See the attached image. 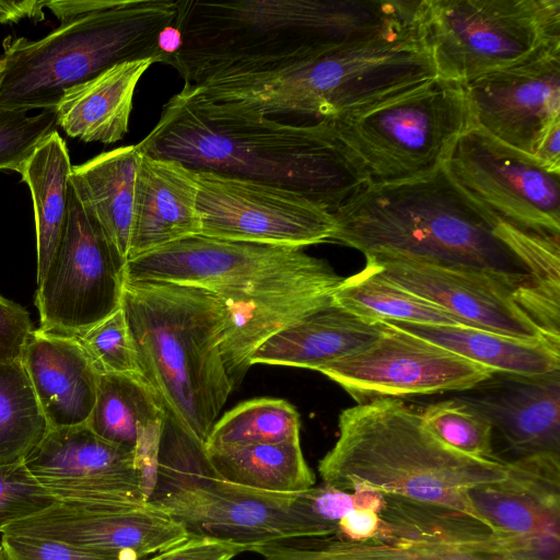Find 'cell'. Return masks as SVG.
I'll return each instance as SVG.
<instances>
[{
	"label": "cell",
	"mask_w": 560,
	"mask_h": 560,
	"mask_svg": "<svg viewBox=\"0 0 560 560\" xmlns=\"http://www.w3.org/2000/svg\"><path fill=\"white\" fill-rule=\"evenodd\" d=\"M422 0H177L184 83L267 72L336 50L421 33Z\"/></svg>",
	"instance_id": "6da1fadb"
},
{
	"label": "cell",
	"mask_w": 560,
	"mask_h": 560,
	"mask_svg": "<svg viewBox=\"0 0 560 560\" xmlns=\"http://www.w3.org/2000/svg\"><path fill=\"white\" fill-rule=\"evenodd\" d=\"M195 171L301 192L330 212L372 183L327 120L288 122L212 101L184 83L137 144Z\"/></svg>",
	"instance_id": "7a4b0ae2"
},
{
	"label": "cell",
	"mask_w": 560,
	"mask_h": 560,
	"mask_svg": "<svg viewBox=\"0 0 560 560\" xmlns=\"http://www.w3.org/2000/svg\"><path fill=\"white\" fill-rule=\"evenodd\" d=\"M331 214V242L364 256H396L482 272L513 289L524 312L534 306V281L497 235L499 218L466 194L443 165L415 179L371 183Z\"/></svg>",
	"instance_id": "3957f363"
},
{
	"label": "cell",
	"mask_w": 560,
	"mask_h": 560,
	"mask_svg": "<svg viewBox=\"0 0 560 560\" xmlns=\"http://www.w3.org/2000/svg\"><path fill=\"white\" fill-rule=\"evenodd\" d=\"M338 428V440L318 471L324 483L342 491L364 486L479 518L468 490L508 472L509 460L466 455L442 442L424 427L421 410L401 399L347 408Z\"/></svg>",
	"instance_id": "277c9868"
},
{
	"label": "cell",
	"mask_w": 560,
	"mask_h": 560,
	"mask_svg": "<svg viewBox=\"0 0 560 560\" xmlns=\"http://www.w3.org/2000/svg\"><path fill=\"white\" fill-rule=\"evenodd\" d=\"M120 305L143 378L205 445L234 389L220 348L224 302L198 287L125 280Z\"/></svg>",
	"instance_id": "5b68a950"
},
{
	"label": "cell",
	"mask_w": 560,
	"mask_h": 560,
	"mask_svg": "<svg viewBox=\"0 0 560 560\" xmlns=\"http://www.w3.org/2000/svg\"><path fill=\"white\" fill-rule=\"evenodd\" d=\"M177 0H104L40 39L8 37L0 106L55 108L62 93L128 61L167 62L162 34L173 26Z\"/></svg>",
	"instance_id": "8992f818"
},
{
	"label": "cell",
	"mask_w": 560,
	"mask_h": 560,
	"mask_svg": "<svg viewBox=\"0 0 560 560\" xmlns=\"http://www.w3.org/2000/svg\"><path fill=\"white\" fill-rule=\"evenodd\" d=\"M438 78L422 34L336 50L233 82L237 104L265 117L329 120Z\"/></svg>",
	"instance_id": "52a82bcc"
},
{
	"label": "cell",
	"mask_w": 560,
	"mask_h": 560,
	"mask_svg": "<svg viewBox=\"0 0 560 560\" xmlns=\"http://www.w3.org/2000/svg\"><path fill=\"white\" fill-rule=\"evenodd\" d=\"M292 493L228 482L210 467L203 444L165 413L158 481L148 503L179 523L189 536L250 548L313 537L291 509Z\"/></svg>",
	"instance_id": "ba28073f"
},
{
	"label": "cell",
	"mask_w": 560,
	"mask_h": 560,
	"mask_svg": "<svg viewBox=\"0 0 560 560\" xmlns=\"http://www.w3.org/2000/svg\"><path fill=\"white\" fill-rule=\"evenodd\" d=\"M377 537H293L253 547L265 560H535L522 539L458 510L385 494Z\"/></svg>",
	"instance_id": "9c48e42d"
},
{
	"label": "cell",
	"mask_w": 560,
	"mask_h": 560,
	"mask_svg": "<svg viewBox=\"0 0 560 560\" xmlns=\"http://www.w3.org/2000/svg\"><path fill=\"white\" fill-rule=\"evenodd\" d=\"M327 121L362 162L372 183L415 179L434 172L474 126L463 84L439 77Z\"/></svg>",
	"instance_id": "30bf717a"
},
{
	"label": "cell",
	"mask_w": 560,
	"mask_h": 560,
	"mask_svg": "<svg viewBox=\"0 0 560 560\" xmlns=\"http://www.w3.org/2000/svg\"><path fill=\"white\" fill-rule=\"evenodd\" d=\"M439 78L465 84L560 48V0H423Z\"/></svg>",
	"instance_id": "8fae6325"
},
{
	"label": "cell",
	"mask_w": 560,
	"mask_h": 560,
	"mask_svg": "<svg viewBox=\"0 0 560 560\" xmlns=\"http://www.w3.org/2000/svg\"><path fill=\"white\" fill-rule=\"evenodd\" d=\"M126 281L202 288L221 298L303 290L335 292L343 278L303 248L190 236L130 259Z\"/></svg>",
	"instance_id": "7c38bea8"
},
{
	"label": "cell",
	"mask_w": 560,
	"mask_h": 560,
	"mask_svg": "<svg viewBox=\"0 0 560 560\" xmlns=\"http://www.w3.org/2000/svg\"><path fill=\"white\" fill-rule=\"evenodd\" d=\"M126 262L71 189L61 241L37 284L39 329L77 335L118 310Z\"/></svg>",
	"instance_id": "4fadbf2b"
},
{
	"label": "cell",
	"mask_w": 560,
	"mask_h": 560,
	"mask_svg": "<svg viewBox=\"0 0 560 560\" xmlns=\"http://www.w3.org/2000/svg\"><path fill=\"white\" fill-rule=\"evenodd\" d=\"M450 177L500 220L560 237V173L477 126L453 144L443 163Z\"/></svg>",
	"instance_id": "5bb4252c"
},
{
	"label": "cell",
	"mask_w": 560,
	"mask_h": 560,
	"mask_svg": "<svg viewBox=\"0 0 560 560\" xmlns=\"http://www.w3.org/2000/svg\"><path fill=\"white\" fill-rule=\"evenodd\" d=\"M197 175L200 235L296 248L330 242L334 217L310 197L250 179Z\"/></svg>",
	"instance_id": "9a60e30c"
},
{
	"label": "cell",
	"mask_w": 560,
	"mask_h": 560,
	"mask_svg": "<svg viewBox=\"0 0 560 560\" xmlns=\"http://www.w3.org/2000/svg\"><path fill=\"white\" fill-rule=\"evenodd\" d=\"M368 347L317 370L358 404L377 399L464 392L494 372L431 341L382 322Z\"/></svg>",
	"instance_id": "2e32d148"
},
{
	"label": "cell",
	"mask_w": 560,
	"mask_h": 560,
	"mask_svg": "<svg viewBox=\"0 0 560 560\" xmlns=\"http://www.w3.org/2000/svg\"><path fill=\"white\" fill-rule=\"evenodd\" d=\"M24 464L60 502L115 508L148 503L133 452L102 439L86 423L49 428Z\"/></svg>",
	"instance_id": "e0dca14e"
},
{
	"label": "cell",
	"mask_w": 560,
	"mask_h": 560,
	"mask_svg": "<svg viewBox=\"0 0 560 560\" xmlns=\"http://www.w3.org/2000/svg\"><path fill=\"white\" fill-rule=\"evenodd\" d=\"M1 534L52 539L117 560H142L189 537L179 523L149 503L115 508L60 501Z\"/></svg>",
	"instance_id": "ac0fdd59"
},
{
	"label": "cell",
	"mask_w": 560,
	"mask_h": 560,
	"mask_svg": "<svg viewBox=\"0 0 560 560\" xmlns=\"http://www.w3.org/2000/svg\"><path fill=\"white\" fill-rule=\"evenodd\" d=\"M474 125L529 155L560 120V48L463 84Z\"/></svg>",
	"instance_id": "d6986e66"
},
{
	"label": "cell",
	"mask_w": 560,
	"mask_h": 560,
	"mask_svg": "<svg viewBox=\"0 0 560 560\" xmlns=\"http://www.w3.org/2000/svg\"><path fill=\"white\" fill-rule=\"evenodd\" d=\"M375 272L438 304L468 326L528 341L557 346L515 301V291L486 273L396 256H365Z\"/></svg>",
	"instance_id": "ffe728a7"
},
{
	"label": "cell",
	"mask_w": 560,
	"mask_h": 560,
	"mask_svg": "<svg viewBox=\"0 0 560 560\" xmlns=\"http://www.w3.org/2000/svg\"><path fill=\"white\" fill-rule=\"evenodd\" d=\"M476 515L525 541L537 560H560V454L509 460L506 476L468 490Z\"/></svg>",
	"instance_id": "44dd1931"
},
{
	"label": "cell",
	"mask_w": 560,
	"mask_h": 560,
	"mask_svg": "<svg viewBox=\"0 0 560 560\" xmlns=\"http://www.w3.org/2000/svg\"><path fill=\"white\" fill-rule=\"evenodd\" d=\"M453 398L483 417L517 457L560 454V370L493 373Z\"/></svg>",
	"instance_id": "7402d4cb"
},
{
	"label": "cell",
	"mask_w": 560,
	"mask_h": 560,
	"mask_svg": "<svg viewBox=\"0 0 560 560\" xmlns=\"http://www.w3.org/2000/svg\"><path fill=\"white\" fill-rule=\"evenodd\" d=\"M197 199V171L175 160L142 153L136 177L128 260L199 235Z\"/></svg>",
	"instance_id": "603a6c76"
},
{
	"label": "cell",
	"mask_w": 560,
	"mask_h": 560,
	"mask_svg": "<svg viewBox=\"0 0 560 560\" xmlns=\"http://www.w3.org/2000/svg\"><path fill=\"white\" fill-rule=\"evenodd\" d=\"M21 361L49 428L88 422L100 374L73 335L33 329Z\"/></svg>",
	"instance_id": "cb8c5ba5"
},
{
	"label": "cell",
	"mask_w": 560,
	"mask_h": 560,
	"mask_svg": "<svg viewBox=\"0 0 560 560\" xmlns=\"http://www.w3.org/2000/svg\"><path fill=\"white\" fill-rule=\"evenodd\" d=\"M383 323L359 317L332 303L287 326L252 355L250 365L311 369L361 351L382 332Z\"/></svg>",
	"instance_id": "d4e9b609"
},
{
	"label": "cell",
	"mask_w": 560,
	"mask_h": 560,
	"mask_svg": "<svg viewBox=\"0 0 560 560\" xmlns=\"http://www.w3.org/2000/svg\"><path fill=\"white\" fill-rule=\"evenodd\" d=\"M153 63L152 59L118 63L66 90L54 108L58 126L84 142L121 140L129 131L137 84Z\"/></svg>",
	"instance_id": "484cf974"
},
{
	"label": "cell",
	"mask_w": 560,
	"mask_h": 560,
	"mask_svg": "<svg viewBox=\"0 0 560 560\" xmlns=\"http://www.w3.org/2000/svg\"><path fill=\"white\" fill-rule=\"evenodd\" d=\"M332 291L303 290L221 298L225 322L221 355L235 387L249 369L254 352L271 336L310 313L332 303Z\"/></svg>",
	"instance_id": "4316f807"
},
{
	"label": "cell",
	"mask_w": 560,
	"mask_h": 560,
	"mask_svg": "<svg viewBox=\"0 0 560 560\" xmlns=\"http://www.w3.org/2000/svg\"><path fill=\"white\" fill-rule=\"evenodd\" d=\"M142 152L137 144L102 152L72 165L70 186L82 207L127 261L132 231L137 171Z\"/></svg>",
	"instance_id": "83f0119b"
},
{
	"label": "cell",
	"mask_w": 560,
	"mask_h": 560,
	"mask_svg": "<svg viewBox=\"0 0 560 560\" xmlns=\"http://www.w3.org/2000/svg\"><path fill=\"white\" fill-rule=\"evenodd\" d=\"M494 373L542 375L560 370V346L528 341L467 326L386 322Z\"/></svg>",
	"instance_id": "f1b7e54d"
},
{
	"label": "cell",
	"mask_w": 560,
	"mask_h": 560,
	"mask_svg": "<svg viewBox=\"0 0 560 560\" xmlns=\"http://www.w3.org/2000/svg\"><path fill=\"white\" fill-rule=\"evenodd\" d=\"M72 165L58 131L49 135L19 170L33 200L38 284L61 241L69 213Z\"/></svg>",
	"instance_id": "f546056e"
},
{
	"label": "cell",
	"mask_w": 560,
	"mask_h": 560,
	"mask_svg": "<svg viewBox=\"0 0 560 560\" xmlns=\"http://www.w3.org/2000/svg\"><path fill=\"white\" fill-rule=\"evenodd\" d=\"M214 474L231 483L275 493H295L315 486L300 440L205 448Z\"/></svg>",
	"instance_id": "4dcf8cb0"
},
{
	"label": "cell",
	"mask_w": 560,
	"mask_h": 560,
	"mask_svg": "<svg viewBox=\"0 0 560 560\" xmlns=\"http://www.w3.org/2000/svg\"><path fill=\"white\" fill-rule=\"evenodd\" d=\"M165 410L141 376L100 374L95 404L86 424L102 439L133 452L142 430L161 423Z\"/></svg>",
	"instance_id": "1f68e13d"
},
{
	"label": "cell",
	"mask_w": 560,
	"mask_h": 560,
	"mask_svg": "<svg viewBox=\"0 0 560 560\" xmlns=\"http://www.w3.org/2000/svg\"><path fill=\"white\" fill-rule=\"evenodd\" d=\"M336 305L373 322H404L434 326H468L442 306L418 296L365 267L343 278L332 294Z\"/></svg>",
	"instance_id": "d6a6232c"
},
{
	"label": "cell",
	"mask_w": 560,
	"mask_h": 560,
	"mask_svg": "<svg viewBox=\"0 0 560 560\" xmlns=\"http://www.w3.org/2000/svg\"><path fill=\"white\" fill-rule=\"evenodd\" d=\"M48 429L22 361L0 362V465L24 460Z\"/></svg>",
	"instance_id": "836d02e7"
},
{
	"label": "cell",
	"mask_w": 560,
	"mask_h": 560,
	"mask_svg": "<svg viewBox=\"0 0 560 560\" xmlns=\"http://www.w3.org/2000/svg\"><path fill=\"white\" fill-rule=\"evenodd\" d=\"M495 232L532 276L536 295L535 324L548 338L560 342V237L524 231L500 219Z\"/></svg>",
	"instance_id": "e575fe53"
},
{
	"label": "cell",
	"mask_w": 560,
	"mask_h": 560,
	"mask_svg": "<svg viewBox=\"0 0 560 560\" xmlns=\"http://www.w3.org/2000/svg\"><path fill=\"white\" fill-rule=\"evenodd\" d=\"M300 415L287 400L258 398L240 404L217 420L205 448L300 440Z\"/></svg>",
	"instance_id": "d590c367"
},
{
	"label": "cell",
	"mask_w": 560,
	"mask_h": 560,
	"mask_svg": "<svg viewBox=\"0 0 560 560\" xmlns=\"http://www.w3.org/2000/svg\"><path fill=\"white\" fill-rule=\"evenodd\" d=\"M424 427L438 439L466 455L494 458L492 425L462 401L452 398L421 410Z\"/></svg>",
	"instance_id": "8d00e7d4"
},
{
	"label": "cell",
	"mask_w": 560,
	"mask_h": 560,
	"mask_svg": "<svg viewBox=\"0 0 560 560\" xmlns=\"http://www.w3.org/2000/svg\"><path fill=\"white\" fill-rule=\"evenodd\" d=\"M73 336L85 350L98 374L143 377L121 305L105 319Z\"/></svg>",
	"instance_id": "74e56055"
},
{
	"label": "cell",
	"mask_w": 560,
	"mask_h": 560,
	"mask_svg": "<svg viewBox=\"0 0 560 560\" xmlns=\"http://www.w3.org/2000/svg\"><path fill=\"white\" fill-rule=\"evenodd\" d=\"M57 127L54 108L30 115L27 110L0 106V171L19 172Z\"/></svg>",
	"instance_id": "f35d334b"
},
{
	"label": "cell",
	"mask_w": 560,
	"mask_h": 560,
	"mask_svg": "<svg viewBox=\"0 0 560 560\" xmlns=\"http://www.w3.org/2000/svg\"><path fill=\"white\" fill-rule=\"evenodd\" d=\"M56 502L58 500L34 478L24 460L0 465V533Z\"/></svg>",
	"instance_id": "ab89813d"
},
{
	"label": "cell",
	"mask_w": 560,
	"mask_h": 560,
	"mask_svg": "<svg viewBox=\"0 0 560 560\" xmlns=\"http://www.w3.org/2000/svg\"><path fill=\"white\" fill-rule=\"evenodd\" d=\"M7 560H117L52 539L2 534L0 544Z\"/></svg>",
	"instance_id": "60d3db41"
},
{
	"label": "cell",
	"mask_w": 560,
	"mask_h": 560,
	"mask_svg": "<svg viewBox=\"0 0 560 560\" xmlns=\"http://www.w3.org/2000/svg\"><path fill=\"white\" fill-rule=\"evenodd\" d=\"M32 330L28 312L0 295V362L20 361Z\"/></svg>",
	"instance_id": "b9f144b4"
},
{
	"label": "cell",
	"mask_w": 560,
	"mask_h": 560,
	"mask_svg": "<svg viewBox=\"0 0 560 560\" xmlns=\"http://www.w3.org/2000/svg\"><path fill=\"white\" fill-rule=\"evenodd\" d=\"M245 547L206 537L189 536L161 552L142 560H232Z\"/></svg>",
	"instance_id": "7bdbcfd3"
},
{
	"label": "cell",
	"mask_w": 560,
	"mask_h": 560,
	"mask_svg": "<svg viewBox=\"0 0 560 560\" xmlns=\"http://www.w3.org/2000/svg\"><path fill=\"white\" fill-rule=\"evenodd\" d=\"M381 511L370 508L352 510L340 520L337 533L332 536L355 541L377 537L382 524Z\"/></svg>",
	"instance_id": "ee69618b"
},
{
	"label": "cell",
	"mask_w": 560,
	"mask_h": 560,
	"mask_svg": "<svg viewBox=\"0 0 560 560\" xmlns=\"http://www.w3.org/2000/svg\"><path fill=\"white\" fill-rule=\"evenodd\" d=\"M560 120L552 124L541 137L534 158L548 171L560 173Z\"/></svg>",
	"instance_id": "f6af8a7d"
},
{
	"label": "cell",
	"mask_w": 560,
	"mask_h": 560,
	"mask_svg": "<svg viewBox=\"0 0 560 560\" xmlns=\"http://www.w3.org/2000/svg\"><path fill=\"white\" fill-rule=\"evenodd\" d=\"M46 1H0V22H16L23 18H43Z\"/></svg>",
	"instance_id": "bcb514c9"
},
{
	"label": "cell",
	"mask_w": 560,
	"mask_h": 560,
	"mask_svg": "<svg viewBox=\"0 0 560 560\" xmlns=\"http://www.w3.org/2000/svg\"><path fill=\"white\" fill-rule=\"evenodd\" d=\"M3 74H4V61L0 58V85L2 82Z\"/></svg>",
	"instance_id": "7dc6e473"
},
{
	"label": "cell",
	"mask_w": 560,
	"mask_h": 560,
	"mask_svg": "<svg viewBox=\"0 0 560 560\" xmlns=\"http://www.w3.org/2000/svg\"><path fill=\"white\" fill-rule=\"evenodd\" d=\"M0 560H7L1 546H0Z\"/></svg>",
	"instance_id": "c3c4849f"
}]
</instances>
